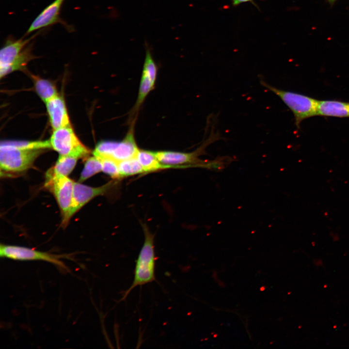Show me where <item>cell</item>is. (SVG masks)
Wrapping results in <instances>:
<instances>
[{"instance_id": "6da1fadb", "label": "cell", "mask_w": 349, "mask_h": 349, "mask_svg": "<svg viewBox=\"0 0 349 349\" xmlns=\"http://www.w3.org/2000/svg\"><path fill=\"white\" fill-rule=\"evenodd\" d=\"M143 227L144 241L135 261L133 281L131 286L124 293L121 301L124 300L135 287L152 282L156 279L154 235L145 224H143Z\"/></svg>"}, {"instance_id": "7a4b0ae2", "label": "cell", "mask_w": 349, "mask_h": 349, "mask_svg": "<svg viewBox=\"0 0 349 349\" xmlns=\"http://www.w3.org/2000/svg\"><path fill=\"white\" fill-rule=\"evenodd\" d=\"M219 138V136L214 132L196 150L184 153L171 151L155 152V155L163 164L170 166L173 168L176 167H201L210 169L221 170L223 167V162L221 159L212 161H203L198 157L205 151V149L210 143L214 142Z\"/></svg>"}, {"instance_id": "3957f363", "label": "cell", "mask_w": 349, "mask_h": 349, "mask_svg": "<svg viewBox=\"0 0 349 349\" xmlns=\"http://www.w3.org/2000/svg\"><path fill=\"white\" fill-rule=\"evenodd\" d=\"M261 84L277 95L293 113L295 125L299 128L306 119L317 115L318 100L310 96L291 91L283 90L260 79Z\"/></svg>"}, {"instance_id": "277c9868", "label": "cell", "mask_w": 349, "mask_h": 349, "mask_svg": "<svg viewBox=\"0 0 349 349\" xmlns=\"http://www.w3.org/2000/svg\"><path fill=\"white\" fill-rule=\"evenodd\" d=\"M45 150L20 148L10 144L7 141L2 142L0 147L1 172L8 174L25 171Z\"/></svg>"}, {"instance_id": "5b68a950", "label": "cell", "mask_w": 349, "mask_h": 349, "mask_svg": "<svg viewBox=\"0 0 349 349\" xmlns=\"http://www.w3.org/2000/svg\"><path fill=\"white\" fill-rule=\"evenodd\" d=\"M51 148L59 155L87 158L91 151L78 138L71 126L53 130L49 139Z\"/></svg>"}, {"instance_id": "8992f818", "label": "cell", "mask_w": 349, "mask_h": 349, "mask_svg": "<svg viewBox=\"0 0 349 349\" xmlns=\"http://www.w3.org/2000/svg\"><path fill=\"white\" fill-rule=\"evenodd\" d=\"M116 183V182L111 181L103 186L92 187L74 182L71 205L67 214L63 217L62 225L65 227L72 216L83 206L96 196L107 193Z\"/></svg>"}, {"instance_id": "52a82bcc", "label": "cell", "mask_w": 349, "mask_h": 349, "mask_svg": "<svg viewBox=\"0 0 349 349\" xmlns=\"http://www.w3.org/2000/svg\"><path fill=\"white\" fill-rule=\"evenodd\" d=\"M0 256L16 260H42L51 263L63 269L67 268L60 260L63 256L43 252L29 248L15 245L0 244Z\"/></svg>"}, {"instance_id": "ba28073f", "label": "cell", "mask_w": 349, "mask_h": 349, "mask_svg": "<svg viewBox=\"0 0 349 349\" xmlns=\"http://www.w3.org/2000/svg\"><path fill=\"white\" fill-rule=\"evenodd\" d=\"M41 32L24 38L16 39L10 36L5 40L0 51V78L8 74V70L15 60L19 56L23 49Z\"/></svg>"}, {"instance_id": "9c48e42d", "label": "cell", "mask_w": 349, "mask_h": 349, "mask_svg": "<svg viewBox=\"0 0 349 349\" xmlns=\"http://www.w3.org/2000/svg\"><path fill=\"white\" fill-rule=\"evenodd\" d=\"M74 182L67 176L45 181V187L53 192L63 217L71 205Z\"/></svg>"}, {"instance_id": "30bf717a", "label": "cell", "mask_w": 349, "mask_h": 349, "mask_svg": "<svg viewBox=\"0 0 349 349\" xmlns=\"http://www.w3.org/2000/svg\"><path fill=\"white\" fill-rule=\"evenodd\" d=\"M64 0H54L47 6L32 22L24 36L56 23H62L64 25L60 18V13Z\"/></svg>"}, {"instance_id": "8fae6325", "label": "cell", "mask_w": 349, "mask_h": 349, "mask_svg": "<svg viewBox=\"0 0 349 349\" xmlns=\"http://www.w3.org/2000/svg\"><path fill=\"white\" fill-rule=\"evenodd\" d=\"M45 103L53 130L71 126L65 103L62 96L58 95Z\"/></svg>"}, {"instance_id": "7c38bea8", "label": "cell", "mask_w": 349, "mask_h": 349, "mask_svg": "<svg viewBox=\"0 0 349 349\" xmlns=\"http://www.w3.org/2000/svg\"><path fill=\"white\" fill-rule=\"evenodd\" d=\"M317 115L349 117V102L334 100H318Z\"/></svg>"}, {"instance_id": "4fadbf2b", "label": "cell", "mask_w": 349, "mask_h": 349, "mask_svg": "<svg viewBox=\"0 0 349 349\" xmlns=\"http://www.w3.org/2000/svg\"><path fill=\"white\" fill-rule=\"evenodd\" d=\"M78 159L72 156L59 155L55 165L46 172L45 181L67 176L75 168Z\"/></svg>"}, {"instance_id": "5bb4252c", "label": "cell", "mask_w": 349, "mask_h": 349, "mask_svg": "<svg viewBox=\"0 0 349 349\" xmlns=\"http://www.w3.org/2000/svg\"><path fill=\"white\" fill-rule=\"evenodd\" d=\"M139 150L133 135L130 132L123 141L118 142L111 158L119 162L135 157Z\"/></svg>"}, {"instance_id": "9a60e30c", "label": "cell", "mask_w": 349, "mask_h": 349, "mask_svg": "<svg viewBox=\"0 0 349 349\" xmlns=\"http://www.w3.org/2000/svg\"><path fill=\"white\" fill-rule=\"evenodd\" d=\"M136 158L145 173L152 172L159 170L172 168L160 162L155 152L139 150Z\"/></svg>"}, {"instance_id": "2e32d148", "label": "cell", "mask_w": 349, "mask_h": 349, "mask_svg": "<svg viewBox=\"0 0 349 349\" xmlns=\"http://www.w3.org/2000/svg\"><path fill=\"white\" fill-rule=\"evenodd\" d=\"M35 90L40 98L46 103L58 94L54 84L36 75H31Z\"/></svg>"}, {"instance_id": "e0dca14e", "label": "cell", "mask_w": 349, "mask_h": 349, "mask_svg": "<svg viewBox=\"0 0 349 349\" xmlns=\"http://www.w3.org/2000/svg\"><path fill=\"white\" fill-rule=\"evenodd\" d=\"M120 178L145 173L136 157L118 162Z\"/></svg>"}, {"instance_id": "ac0fdd59", "label": "cell", "mask_w": 349, "mask_h": 349, "mask_svg": "<svg viewBox=\"0 0 349 349\" xmlns=\"http://www.w3.org/2000/svg\"><path fill=\"white\" fill-rule=\"evenodd\" d=\"M33 43L31 42L21 51L19 56L10 66L8 74L16 70H24L30 61L34 59L32 53Z\"/></svg>"}, {"instance_id": "d6986e66", "label": "cell", "mask_w": 349, "mask_h": 349, "mask_svg": "<svg viewBox=\"0 0 349 349\" xmlns=\"http://www.w3.org/2000/svg\"><path fill=\"white\" fill-rule=\"evenodd\" d=\"M100 171H102V163L100 159L94 155L88 158L85 162L79 182L87 180Z\"/></svg>"}, {"instance_id": "ffe728a7", "label": "cell", "mask_w": 349, "mask_h": 349, "mask_svg": "<svg viewBox=\"0 0 349 349\" xmlns=\"http://www.w3.org/2000/svg\"><path fill=\"white\" fill-rule=\"evenodd\" d=\"M99 159L102 163V171L112 178L120 179L118 162L110 158Z\"/></svg>"}, {"instance_id": "44dd1931", "label": "cell", "mask_w": 349, "mask_h": 349, "mask_svg": "<svg viewBox=\"0 0 349 349\" xmlns=\"http://www.w3.org/2000/svg\"><path fill=\"white\" fill-rule=\"evenodd\" d=\"M154 82L146 74L143 73L139 89L136 106L139 107L149 92L152 89Z\"/></svg>"}, {"instance_id": "7402d4cb", "label": "cell", "mask_w": 349, "mask_h": 349, "mask_svg": "<svg viewBox=\"0 0 349 349\" xmlns=\"http://www.w3.org/2000/svg\"><path fill=\"white\" fill-rule=\"evenodd\" d=\"M157 66L152 58L150 50L147 47L143 73L146 74L155 82L157 75Z\"/></svg>"}, {"instance_id": "603a6c76", "label": "cell", "mask_w": 349, "mask_h": 349, "mask_svg": "<svg viewBox=\"0 0 349 349\" xmlns=\"http://www.w3.org/2000/svg\"><path fill=\"white\" fill-rule=\"evenodd\" d=\"M250 2L259 11L260 9L254 0H231V4L233 7H237L243 3Z\"/></svg>"}, {"instance_id": "cb8c5ba5", "label": "cell", "mask_w": 349, "mask_h": 349, "mask_svg": "<svg viewBox=\"0 0 349 349\" xmlns=\"http://www.w3.org/2000/svg\"><path fill=\"white\" fill-rule=\"evenodd\" d=\"M331 5H333L334 4V3L335 2V1L337 0H326Z\"/></svg>"}]
</instances>
